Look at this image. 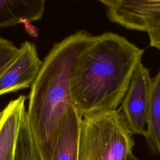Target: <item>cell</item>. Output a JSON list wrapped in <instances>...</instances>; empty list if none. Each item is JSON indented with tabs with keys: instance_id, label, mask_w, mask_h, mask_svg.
Segmentation results:
<instances>
[{
	"instance_id": "cell-1",
	"label": "cell",
	"mask_w": 160,
	"mask_h": 160,
	"mask_svg": "<svg viewBox=\"0 0 160 160\" xmlns=\"http://www.w3.org/2000/svg\"><path fill=\"white\" fill-rule=\"evenodd\" d=\"M143 53V49L116 33L92 36L71 73L73 104L82 116L116 109Z\"/></svg>"
},
{
	"instance_id": "cell-2",
	"label": "cell",
	"mask_w": 160,
	"mask_h": 160,
	"mask_svg": "<svg viewBox=\"0 0 160 160\" xmlns=\"http://www.w3.org/2000/svg\"><path fill=\"white\" fill-rule=\"evenodd\" d=\"M92 36L79 30L54 43L42 61L29 94L28 121L42 160H50L58 124L71 106L72 67Z\"/></svg>"
},
{
	"instance_id": "cell-3",
	"label": "cell",
	"mask_w": 160,
	"mask_h": 160,
	"mask_svg": "<svg viewBox=\"0 0 160 160\" xmlns=\"http://www.w3.org/2000/svg\"><path fill=\"white\" fill-rule=\"evenodd\" d=\"M132 135L121 109L82 116L78 160H127Z\"/></svg>"
},
{
	"instance_id": "cell-4",
	"label": "cell",
	"mask_w": 160,
	"mask_h": 160,
	"mask_svg": "<svg viewBox=\"0 0 160 160\" xmlns=\"http://www.w3.org/2000/svg\"><path fill=\"white\" fill-rule=\"evenodd\" d=\"M112 22L129 29L149 31L160 25V0H100Z\"/></svg>"
},
{
	"instance_id": "cell-5",
	"label": "cell",
	"mask_w": 160,
	"mask_h": 160,
	"mask_svg": "<svg viewBox=\"0 0 160 160\" xmlns=\"http://www.w3.org/2000/svg\"><path fill=\"white\" fill-rule=\"evenodd\" d=\"M152 79L150 70L139 61L120 108L133 134L145 136Z\"/></svg>"
},
{
	"instance_id": "cell-6",
	"label": "cell",
	"mask_w": 160,
	"mask_h": 160,
	"mask_svg": "<svg viewBox=\"0 0 160 160\" xmlns=\"http://www.w3.org/2000/svg\"><path fill=\"white\" fill-rule=\"evenodd\" d=\"M42 64L35 44L23 42L16 57L0 75V96L31 88Z\"/></svg>"
},
{
	"instance_id": "cell-7",
	"label": "cell",
	"mask_w": 160,
	"mask_h": 160,
	"mask_svg": "<svg viewBox=\"0 0 160 160\" xmlns=\"http://www.w3.org/2000/svg\"><path fill=\"white\" fill-rule=\"evenodd\" d=\"M82 118L74 105L69 108L57 128L50 160H78Z\"/></svg>"
},
{
	"instance_id": "cell-8",
	"label": "cell",
	"mask_w": 160,
	"mask_h": 160,
	"mask_svg": "<svg viewBox=\"0 0 160 160\" xmlns=\"http://www.w3.org/2000/svg\"><path fill=\"white\" fill-rule=\"evenodd\" d=\"M24 95L11 100L3 109L0 122V160H14L18 131L26 111Z\"/></svg>"
},
{
	"instance_id": "cell-9",
	"label": "cell",
	"mask_w": 160,
	"mask_h": 160,
	"mask_svg": "<svg viewBox=\"0 0 160 160\" xmlns=\"http://www.w3.org/2000/svg\"><path fill=\"white\" fill-rule=\"evenodd\" d=\"M44 0H0V28L42 18Z\"/></svg>"
},
{
	"instance_id": "cell-10",
	"label": "cell",
	"mask_w": 160,
	"mask_h": 160,
	"mask_svg": "<svg viewBox=\"0 0 160 160\" xmlns=\"http://www.w3.org/2000/svg\"><path fill=\"white\" fill-rule=\"evenodd\" d=\"M144 137L152 152L160 157V69L152 79Z\"/></svg>"
},
{
	"instance_id": "cell-11",
	"label": "cell",
	"mask_w": 160,
	"mask_h": 160,
	"mask_svg": "<svg viewBox=\"0 0 160 160\" xmlns=\"http://www.w3.org/2000/svg\"><path fill=\"white\" fill-rule=\"evenodd\" d=\"M14 160H42L29 126L26 110L18 131Z\"/></svg>"
},
{
	"instance_id": "cell-12",
	"label": "cell",
	"mask_w": 160,
	"mask_h": 160,
	"mask_svg": "<svg viewBox=\"0 0 160 160\" xmlns=\"http://www.w3.org/2000/svg\"><path fill=\"white\" fill-rule=\"evenodd\" d=\"M19 48L14 44L0 36V75L16 57Z\"/></svg>"
},
{
	"instance_id": "cell-13",
	"label": "cell",
	"mask_w": 160,
	"mask_h": 160,
	"mask_svg": "<svg viewBox=\"0 0 160 160\" xmlns=\"http://www.w3.org/2000/svg\"><path fill=\"white\" fill-rule=\"evenodd\" d=\"M147 33L149 38L150 45L160 50V25Z\"/></svg>"
},
{
	"instance_id": "cell-14",
	"label": "cell",
	"mask_w": 160,
	"mask_h": 160,
	"mask_svg": "<svg viewBox=\"0 0 160 160\" xmlns=\"http://www.w3.org/2000/svg\"><path fill=\"white\" fill-rule=\"evenodd\" d=\"M127 160H140V159H139L138 158H137L132 153L131 154L129 155V156L128 157V158Z\"/></svg>"
},
{
	"instance_id": "cell-15",
	"label": "cell",
	"mask_w": 160,
	"mask_h": 160,
	"mask_svg": "<svg viewBox=\"0 0 160 160\" xmlns=\"http://www.w3.org/2000/svg\"><path fill=\"white\" fill-rule=\"evenodd\" d=\"M3 113H4V111H3V110L1 111H0V122H1V119H2V118Z\"/></svg>"
}]
</instances>
